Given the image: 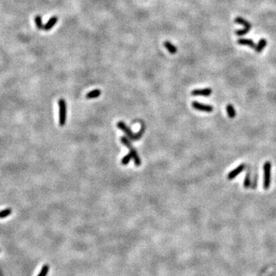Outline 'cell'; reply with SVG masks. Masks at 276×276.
Returning a JSON list of instances; mask_svg holds the SVG:
<instances>
[{"mask_svg": "<svg viewBox=\"0 0 276 276\" xmlns=\"http://www.w3.org/2000/svg\"><path fill=\"white\" fill-rule=\"evenodd\" d=\"M117 126L121 131L124 132L127 138L129 139L130 140H132V141H136V140H138L139 139L141 138L142 136H143V133H144L145 131V125L143 123H142L141 124L140 131L137 133H133L131 130V128L128 127L126 125V124H125L124 122H123V121H119V122L117 124Z\"/></svg>", "mask_w": 276, "mask_h": 276, "instance_id": "1", "label": "cell"}, {"mask_svg": "<svg viewBox=\"0 0 276 276\" xmlns=\"http://www.w3.org/2000/svg\"><path fill=\"white\" fill-rule=\"evenodd\" d=\"M121 141L123 144H124L128 148V150H130V154H131L132 158H133V161H134V164L137 166H140L141 165V160H140V157H139L138 152H137L136 149H134L133 147V146L131 145V141L127 138L126 137H122L121 138Z\"/></svg>", "mask_w": 276, "mask_h": 276, "instance_id": "2", "label": "cell"}, {"mask_svg": "<svg viewBox=\"0 0 276 276\" xmlns=\"http://www.w3.org/2000/svg\"><path fill=\"white\" fill-rule=\"evenodd\" d=\"M264 179H263V188L265 190H268L270 188L271 182H272V164L270 161H266L263 165Z\"/></svg>", "mask_w": 276, "mask_h": 276, "instance_id": "3", "label": "cell"}, {"mask_svg": "<svg viewBox=\"0 0 276 276\" xmlns=\"http://www.w3.org/2000/svg\"><path fill=\"white\" fill-rule=\"evenodd\" d=\"M58 108H59V125L63 127L66 123L67 119V105L64 99L61 98L58 100Z\"/></svg>", "mask_w": 276, "mask_h": 276, "instance_id": "4", "label": "cell"}, {"mask_svg": "<svg viewBox=\"0 0 276 276\" xmlns=\"http://www.w3.org/2000/svg\"><path fill=\"white\" fill-rule=\"evenodd\" d=\"M192 107H193L195 110L199 111L207 112V113H211L213 111V107L212 105L199 103V102L198 101H192Z\"/></svg>", "mask_w": 276, "mask_h": 276, "instance_id": "5", "label": "cell"}, {"mask_svg": "<svg viewBox=\"0 0 276 276\" xmlns=\"http://www.w3.org/2000/svg\"><path fill=\"white\" fill-rule=\"evenodd\" d=\"M212 91L211 88H203V89H195L191 92V95L192 96H205L208 97L212 95Z\"/></svg>", "mask_w": 276, "mask_h": 276, "instance_id": "6", "label": "cell"}, {"mask_svg": "<svg viewBox=\"0 0 276 276\" xmlns=\"http://www.w3.org/2000/svg\"><path fill=\"white\" fill-rule=\"evenodd\" d=\"M245 168H246L245 164H240L239 166H238L235 170L230 171V173H229V174L227 175V178H228V180H233V179H235L238 176V175L240 174V173H242V171H243V170L245 169Z\"/></svg>", "mask_w": 276, "mask_h": 276, "instance_id": "7", "label": "cell"}, {"mask_svg": "<svg viewBox=\"0 0 276 276\" xmlns=\"http://www.w3.org/2000/svg\"><path fill=\"white\" fill-rule=\"evenodd\" d=\"M237 43L239 45H241V46H247L252 48H255L256 46L253 40L249 39H239L237 41Z\"/></svg>", "mask_w": 276, "mask_h": 276, "instance_id": "8", "label": "cell"}, {"mask_svg": "<svg viewBox=\"0 0 276 276\" xmlns=\"http://www.w3.org/2000/svg\"><path fill=\"white\" fill-rule=\"evenodd\" d=\"M58 22V17L57 16H53L47 22V23L45 25V28H44V30L46 31H49L51 30L52 28L55 26V24L57 23Z\"/></svg>", "mask_w": 276, "mask_h": 276, "instance_id": "9", "label": "cell"}, {"mask_svg": "<svg viewBox=\"0 0 276 276\" xmlns=\"http://www.w3.org/2000/svg\"><path fill=\"white\" fill-rule=\"evenodd\" d=\"M235 22L239 25H243L245 28H247V29H252V24L249 22H248L247 20H246L245 19L242 18V17H236L235 19Z\"/></svg>", "mask_w": 276, "mask_h": 276, "instance_id": "10", "label": "cell"}, {"mask_svg": "<svg viewBox=\"0 0 276 276\" xmlns=\"http://www.w3.org/2000/svg\"><path fill=\"white\" fill-rule=\"evenodd\" d=\"M266 46H267L266 40H265V39H260L259 41L258 42V44H257V46H256V48H255V51H256V52H258V53L262 52V51H263L264 48L266 47Z\"/></svg>", "mask_w": 276, "mask_h": 276, "instance_id": "11", "label": "cell"}, {"mask_svg": "<svg viewBox=\"0 0 276 276\" xmlns=\"http://www.w3.org/2000/svg\"><path fill=\"white\" fill-rule=\"evenodd\" d=\"M225 110H226V112H227V114H228L230 118L233 119L234 117L236 116V112H235V107L231 105V104L227 105L226 107H225Z\"/></svg>", "mask_w": 276, "mask_h": 276, "instance_id": "12", "label": "cell"}, {"mask_svg": "<svg viewBox=\"0 0 276 276\" xmlns=\"http://www.w3.org/2000/svg\"><path fill=\"white\" fill-rule=\"evenodd\" d=\"M164 45L165 48L167 49V51H169L170 53L176 54V51H177V48H176V47L174 45H173L172 43L170 42V41H165V42L164 43Z\"/></svg>", "mask_w": 276, "mask_h": 276, "instance_id": "13", "label": "cell"}, {"mask_svg": "<svg viewBox=\"0 0 276 276\" xmlns=\"http://www.w3.org/2000/svg\"><path fill=\"white\" fill-rule=\"evenodd\" d=\"M100 94H101L100 90L95 89V90H93V91H91L90 92H88V93L86 95V98L88 99L96 98H98V97L100 96Z\"/></svg>", "mask_w": 276, "mask_h": 276, "instance_id": "14", "label": "cell"}, {"mask_svg": "<svg viewBox=\"0 0 276 276\" xmlns=\"http://www.w3.org/2000/svg\"><path fill=\"white\" fill-rule=\"evenodd\" d=\"M35 22L36 27H37L39 30H42V29H44L45 25H43L41 15H36V16L35 17Z\"/></svg>", "mask_w": 276, "mask_h": 276, "instance_id": "15", "label": "cell"}, {"mask_svg": "<svg viewBox=\"0 0 276 276\" xmlns=\"http://www.w3.org/2000/svg\"><path fill=\"white\" fill-rule=\"evenodd\" d=\"M12 212H13V210H12L11 208H7V209L0 211V219L6 218L7 216H8L11 214Z\"/></svg>", "mask_w": 276, "mask_h": 276, "instance_id": "16", "label": "cell"}, {"mask_svg": "<svg viewBox=\"0 0 276 276\" xmlns=\"http://www.w3.org/2000/svg\"><path fill=\"white\" fill-rule=\"evenodd\" d=\"M250 185H251V177H250L249 173H248L246 175V176H245L243 186H244L245 188L247 189V188H249Z\"/></svg>", "mask_w": 276, "mask_h": 276, "instance_id": "17", "label": "cell"}, {"mask_svg": "<svg viewBox=\"0 0 276 276\" xmlns=\"http://www.w3.org/2000/svg\"><path fill=\"white\" fill-rule=\"evenodd\" d=\"M48 271H49V265L46 264V265H43L42 268H41V272H39L38 276H46L47 274H48Z\"/></svg>", "mask_w": 276, "mask_h": 276, "instance_id": "18", "label": "cell"}, {"mask_svg": "<svg viewBox=\"0 0 276 276\" xmlns=\"http://www.w3.org/2000/svg\"><path fill=\"white\" fill-rule=\"evenodd\" d=\"M131 159H133V158H132L131 154L129 153L127 155H126L124 157L122 158V160H121V164L124 165V166L125 165H127L130 163V161L131 160Z\"/></svg>", "mask_w": 276, "mask_h": 276, "instance_id": "19", "label": "cell"}, {"mask_svg": "<svg viewBox=\"0 0 276 276\" xmlns=\"http://www.w3.org/2000/svg\"><path fill=\"white\" fill-rule=\"evenodd\" d=\"M250 29H247V28H244L243 29H239V30L235 31V35H237L238 36H243L246 35V34L249 32Z\"/></svg>", "mask_w": 276, "mask_h": 276, "instance_id": "20", "label": "cell"}]
</instances>
